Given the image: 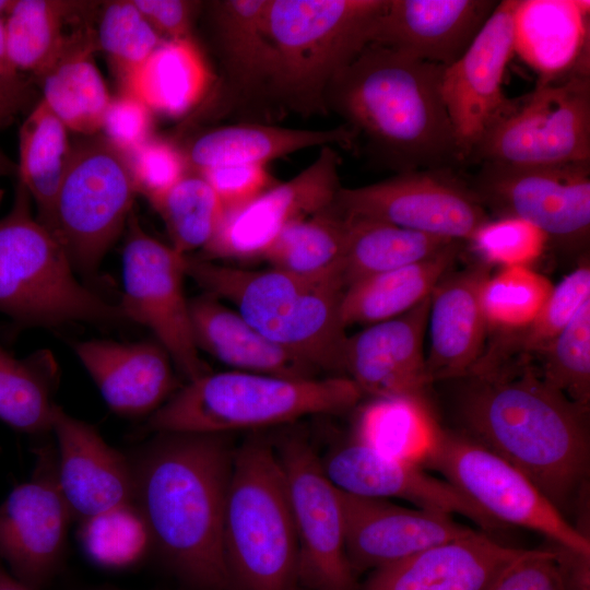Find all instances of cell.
Segmentation results:
<instances>
[{
  "mask_svg": "<svg viewBox=\"0 0 590 590\" xmlns=\"http://www.w3.org/2000/svg\"><path fill=\"white\" fill-rule=\"evenodd\" d=\"M74 351L111 411L151 415L176 391L174 363L160 343L90 340Z\"/></svg>",
  "mask_w": 590,
  "mask_h": 590,
  "instance_id": "obj_26",
  "label": "cell"
},
{
  "mask_svg": "<svg viewBox=\"0 0 590 590\" xmlns=\"http://www.w3.org/2000/svg\"><path fill=\"white\" fill-rule=\"evenodd\" d=\"M445 67L367 45L329 84L326 109L341 116L368 155L397 174L461 164L441 96Z\"/></svg>",
  "mask_w": 590,
  "mask_h": 590,
  "instance_id": "obj_3",
  "label": "cell"
},
{
  "mask_svg": "<svg viewBox=\"0 0 590 590\" xmlns=\"http://www.w3.org/2000/svg\"><path fill=\"white\" fill-rule=\"evenodd\" d=\"M440 429L423 398H374L358 412L354 440L385 457L422 467Z\"/></svg>",
  "mask_w": 590,
  "mask_h": 590,
  "instance_id": "obj_35",
  "label": "cell"
},
{
  "mask_svg": "<svg viewBox=\"0 0 590 590\" xmlns=\"http://www.w3.org/2000/svg\"><path fill=\"white\" fill-rule=\"evenodd\" d=\"M590 299V263L588 252L577 268L554 285L548 298L534 320L523 330L506 334L494 349L496 352L521 351L538 354L573 319L581 305Z\"/></svg>",
  "mask_w": 590,
  "mask_h": 590,
  "instance_id": "obj_45",
  "label": "cell"
},
{
  "mask_svg": "<svg viewBox=\"0 0 590 590\" xmlns=\"http://www.w3.org/2000/svg\"><path fill=\"white\" fill-rule=\"evenodd\" d=\"M276 453L297 536L298 581L307 590H356L345 553L340 489L303 436L284 438Z\"/></svg>",
  "mask_w": 590,
  "mask_h": 590,
  "instance_id": "obj_15",
  "label": "cell"
},
{
  "mask_svg": "<svg viewBox=\"0 0 590 590\" xmlns=\"http://www.w3.org/2000/svg\"><path fill=\"white\" fill-rule=\"evenodd\" d=\"M468 162L512 166L590 163V69L538 83L483 137Z\"/></svg>",
  "mask_w": 590,
  "mask_h": 590,
  "instance_id": "obj_10",
  "label": "cell"
},
{
  "mask_svg": "<svg viewBox=\"0 0 590 590\" xmlns=\"http://www.w3.org/2000/svg\"><path fill=\"white\" fill-rule=\"evenodd\" d=\"M197 174L212 187L224 213L249 203L279 182L263 164L224 165Z\"/></svg>",
  "mask_w": 590,
  "mask_h": 590,
  "instance_id": "obj_49",
  "label": "cell"
},
{
  "mask_svg": "<svg viewBox=\"0 0 590 590\" xmlns=\"http://www.w3.org/2000/svg\"><path fill=\"white\" fill-rule=\"evenodd\" d=\"M345 217L349 234L342 264L344 288L368 275L428 260L461 243L384 222Z\"/></svg>",
  "mask_w": 590,
  "mask_h": 590,
  "instance_id": "obj_36",
  "label": "cell"
},
{
  "mask_svg": "<svg viewBox=\"0 0 590 590\" xmlns=\"http://www.w3.org/2000/svg\"><path fill=\"white\" fill-rule=\"evenodd\" d=\"M213 74L193 38L163 40L121 85L152 113L177 118L211 87Z\"/></svg>",
  "mask_w": 590,
  "mask_h": 590,
  "instance_id": "obj_32",
  "label": "cell"
},
{
  "mask_svg": "<svg viewBox=\"0 0 590 590\" xmlns=\"http://www.w3.org/2000/svg\"><path fill=\"white\" fill-rule=\"evenodd\" d=\"M132 1L163 40L192 37V24L200 2L188 0Z\"/></svg>",
  "mask_w": 590,
  "mask_h": 590,
  "instance_id": "obj_51",
  "label": "cell"
},
{
  "mask_svg": "<svg viewBox=\"0 0 590 590\" xmlns=\"http://www.w3.org/2000/svg\"><path fill=\"white\" fill-rule=\"evenodd\" d=\"M341 158L331 145L322 146L318 157L299 174L278 182L249 203L225 212L202 249L206 260L253 261L292 223L328 206L341 188Z\"/></svg>",
  "mask_w": 590,
  "mask_h": 590,
  "instance_id": "obj_18",
  "label": "cell"
},
{
  "mask_svg": "<svg viewBox=\"0 0 590 590\" xmlns=\"http://www.w3.org/2000/svg\"><path fill=\"white\" fill-rule=\"evenodd\" d=\"M492 267H530L548 247L546 235L518 217L489 219L467 241Z\"/></svg>",
  "mask_w": 590,
  "mask_h": 590,
  "instance_id": "obj_46",
  "label": "cell"
},
{
  "mask_svg": "<svg viewBox=\"0 0 590 590\" xmlns=\"http://www.w3.org/2000/svg\"><path fill=\"white\" fill-rule=\"evenodd\" d=\"M491 274V267L477 261L450 270L430 293L426 369L432 384L464 378L484 355L488 326L482 290Z\"/></svg>",
  "mask_w": 590,
  "mask_h": 590,
  "instance_id": "obj_24",
  "label": "cell"
},
{
  "mask_svg": "<svg viewBox=\"0 0 590 590\" xmlns=\"http://www.w3.org/2000/svg\"><path fill=\"white\" fill-rule=\"evenodd\" d=\"M577 562L569 563L564 550H522L489 590H589V575Z\"/></svg>",
  "mask_w": 590,
  "mask_h": 590,
  "instance_id": "obj_47",
  "label": "cell"
},
{
  "mask_svg": "<svg viewBox=\"0 0 590 590\" xmlns=\"http://www.w3.org/2000/svg\"><path fill=\"white\" fill-rule=\"evenodd\" d=\"M422 468L433 469L504 528L535 531L589 558V539L521 471L463 433L440 429Z\"/></svg>",
  "mask_w": 590,
  "mask_h": 590,
  "instance_id": "obj_11",
  "label": "cell"
},
{
  "mask_svg": "<svg viewBox=\"0 0 590 590\" xmlns=\"http://www.w3.org/2000/svg\"><path fill=\"white\" fill-rule=\"evenodd\" d=\"M462 244L428 260L368 275L347 285L340 304L343 327H368L415 307L452 270Z\"/></svg>",
  "mask_w": 590,
  "mask_h": 590,
  "instance_id": "obj_31",
  "label": "cell"
},
{
  "mask_svg": "<svg viewBox=\"0 0 590 590\" xmlns=\"http://www.w3.org/2000/svg\"><path fill=\"white\" fill-rule=\"evenodd\" d=\"M521 552L475 530L374 569L363 590H489Z\"/></svg>",
  "mask_w": 590,
  "mask_h": 590,
  "instance_id": "obj_25",
  "label": "cell"
},
{
  "mask_svg": "<svg viewBox=\"0 0 590 590\" xmlns=\"http://www.w3.org/2000/svg\"><path fill=\"white\" fill-rule=\"evenodd\" d=\"M542 380L578 406L590 404V299L573 319L538 353Z\"/></svg>",
  "mask_w": 590,
  "mask_h": 590,
  "instance_id": "obj_42",
  "label": "cell"
},
{
  "mask_svg": "<svg viewBox=\"0 0 590 590\" xmlns=\"http://www.w3.org/2000/svg\"><path fill=\"white\" fill-rule=\"evenodd\" d=\"M269 0H223L212 4V21L223 67L232 87L249 97L269 91L271 46L267 32Z\"/></svg>",
  "mask_w": 590,
  "mask_h": 590,
  "instance_id": "obj_33",
  "label": "cell"
},
{
  "mask_svg": "<svg viewBox=\"0 0 590 590\" xmlns=\"http://www.w3.org/2000/svg\"><path fill=\"white\" fill-rule=\"evenodd\" d=\"M3 194H4V190L0 188V203H1V200L3 198Z\"/></svg>",
  "mask_w": 590,
  "mask_h": 590,
  "instance_id": "obj_56",
  "label": "cell"
},
{
  "mask_svg": "<svg viewBox=\"0 0 590 590\" xmlns=\"http://www.w3.org/2000/svg\"><path fill=\"white\" fill-rule=\"evenodd\" d=\"M497 3L494 0H387L370 44L447 68L468 49Z\"/></svg>",
  "mask_w": 590,
  "mask_h": 590,
  "instance_id": "obj_23",
  "label": "cell"
},
{
  "mask_svg": "<svg viewBox=\"0 0 590 590\" xmlns=\"http://www.w3.org/2000/svg\"><path fill=\"white\" fill-rule=\"evenodd\" d=\"M57 480L73 519L93 518L134 502L131 462L90 424L57 408Z\"/></svg>",
  "mask_w": 590,
  "mask_h": 590,
  "instance_id": "obj_22",
  "label": "cell"
},
{
  "mask_svg": "<svg viewBox=\"0 0 590 590\" xmlns=\"http://www.w3.org/2000/svg\"><path fill=\"white\" fill-rule=\"evenodd\" d=\"M469 184L485 210L496 217L524 220L546 235L548 246L568 253L586 252L590 239V163H486Z\"/></svg>",
  "mask_w": 590,
  "mask_h": 590,
  "instance_id": "obj_12",
  "label": "cell"
},
{
  "mask_svg": "<svg viewBox=\"0 0 590 590\" xmlns=\"http://www.w3.org/2000/svg\"><path fill=\"white\" fill-rule=\"evenodd\" d=\"M95 32L72 44L36 81L42 101L68 128L82 135L99 133L111 96L93 59Z\"/></svg>",
  "mask_w": 590,
  "mask_h": 590,
  "instance_id": "obj_34",
  "label": "cell"
},
{
  "mask_svg": "<svg viewBox=\"0 0 590 590\" xmlns=\"http://www.w3.org/2000/svg\"><path fill=\"white\" fill-rule=\"evenodd\" d=\"M12 0H0V17L4 16L7 10L9 9Z\"/></svg>",
  "mask_w": 590,
  "mask_h": 590,
  "instance_id": "obj_55",
  "label": "cell"
},
{
  "mask_svg": "<svg viewBox=\"0 0 590 590\" xmlns=\"http://www.w3.org/2000/svg\"><path fill=\"white\" fill-rule=\"evenodd\" d=\"M126 228L123 293L118 304L125 320L149 328L188 381L210 373L191 331L184 291L187 256L143 231L133 211Z\"/></svg>",
  "mask_w": 590,
  "mask_h": 590,
  "instance_id": "obj_13",
  "label": "cell"
},
{
  "mask_svg": "<svg viewBox=\"0 0 590 590\" xmlns=\"http://www.w3.org/2000/svg\"><path fill=\"white\" fill-rule=\"evenodd\" d=\"M554 285L530 267L500 268L483 285L482 307L489 328L519 332L538 316Z\"/></svg>",
  "mask_w": 590,
  "mask_h": 590,
  "instance_id": "obj_41",
  "label": "cell"
},
{
  "mask_svg": "<svg viewBox=\"0 0 590 590\" xmlns=\"http://www.w3.org/2000/svg\"><path fill=\"white\" fill-rule=\"evenodd\" d=\"M223 544L234 590H297L298 545L276 450L252 438L233 453Z\"/></svg>",
  "mask_w": 590,
  "mask_h": 590,
  "instance_id": "obj_7",
  "label": "cell"
},
{
  "mask_svg": "<svg viewBox=\"0 0 590 590\" xmlns=\"http://www.w3.org/2000/svg\"><path fill=\"white\" fill-rule=\"evenodd\" d=\"M354 132L345 125L328 130L282 128L240 123L210 130L196 138L184 154L188 172L235 164H263L276 157L315 146L355 144Z\"/></svg>",
  "mask_w": 590,
  "mask_h": 590,
  "instance_id": "obj_29",
  "label": "cell"
},
{
  "mask_svg": "<svg viewBox=\"0 0 590 590\" xmlns=\"http://www.w3.org/2000/svg\"><path fill=\"white\" fill-rule=\"evenodd\" d=\"M590 2L517 0L514 51L538 74V83L590 69Z\"/></svg>",
  "mask_w": 590,
  "mask_h": 590,
  "instance_id": "obj_27",
  "label": "cell"
},
{
  "mask_svg": "<svg viewBox=\"0 0 590 590\" xmlns=\"http://www.w3.org/2000/svg\"><path fill=\"white\" fill-rule=\"evenodd\" d=\"M347 234V219L332 203L283 229L262 260L271 268L302 275L342 273Z\"/></svg>",
  "mask_w": 590,
  "mask_h": 590,
  "instance_id": "obj_38",
  "label": "cell"
},
{
  "mask_svg": "<svg viewBox=\"0 0 590 590\" xmlns=\"http://www.w3.org/2000/svg\"><path fill=\"white\" fill-rule=\"evenodd\" d=\"M387 0H269L270 94L302 114L327 113L334 76L371 43Z\"/></svg>",
  "mask_w": 590,
  "mask_h": 590,
  "instance_id": "obj_6",
  "label": "cell"
},
{
  "mask_svg": "<svg viewBox=\"0 0 590 590\" xmlns=\"http://www.w3.org/2000/svg\"><path fill=\"white\" fill-rule=\"evenodd\" d=\"M32 88L25 75L16 72L9 62L0 60V91L21 92Z\"/></svg>",
  "mask_w": 590,
  "mask_h": 590,
  "instance_id": "obj_53",
  "label": "cell"
},
{
  "mask_svg": "<svg viewBox=\"0 0 590 590\" xmlns=\"http://www.w3.org/2000/svg\"><path fill=\"white\" fill-rule=\"evenodd\" d=\"M94 3L12 0L4 14L8 58L20 74L37 81L79 39L94 31L69 30Z\"/></svg>",
  "mask_w": 590,
  "mask_h": 590,
  "instance_id": "obj_30",
  "label": "cell"
},
{
  "mask_svg": "<svg viewBox=\"0 0 590 590\" xmlns=\"http://www.w3.org/2000/svg\"><path fill=\"white\" fill-rule=\"evenodd\" d=\"M152 205L165 223L170 246L185 256L210 243L224 215L212 187L192 172H187Z\"/></svg>",
  "mask_w": 590,
  "mask_h": 590,
  "instance_id": "obj_40",
  "label": "cell"
},
{
  "mask_svg": "<svg viewBox=\"0 0 590 590\" xmlns=\"http://www.w3.org/2000/svg\"><path fill=\"white\" fill-rule=\"evenodd\" d=\"M78 536L85 554L109 569L133 566L152 546L149 529L135 502L80 521Z\"/></svg>",
  "mask_w": 590,
  "mask_h": 590,
  "instance_id": "obj_43",
  "label": "cell"
},
{
  "mask_svg": "<svg viewBox=\"0 0 590 590\" xmlns=\"http://www.w3.org/2000/svg\"><path fill=\"white\" fill-rule=\"evenodd\" d=\"M517 0L497 3L463 55L445 68L441 96L461 164L486 132L515 104L503 90L505 71L514 55V12Z\"/></svg>",
  "mask_w": 590,
  "mask_h": 590,
  "instance_id": "obj_16",
  "label": "cell"
},
{
  "mask_svg": "<svg viewBox=\"0 0 590 590\" xmlns=\"http://www.w3.org/2000/svg\"><path fill=\"white\" fill-rule=\"evenodd\" d=\"M17 181L10 212L0 219V312L25 326L125 320L114 305L83 285L57 237L32 214Z\"/></svg>",
  "mask_w": 590,
  "mask_h": 590,
  "instance_id": "obj_8",
  "label": "cell"
},
{
  "mask_svg": "<svg viewBox=\"0 0 590 590\" xmlns=\"http://www.w3.org/2000/svg\"><path fill=\"white\" fill-rule=\"evenodd\" d=\"M135 192L152 204L187 172L184 151L168 140L151 137L126 154Z\"/></svg>",
  "mask_w": 590,
  "mask_h": 590,
  "instance_id": "obj_48",
  "label": "cell"
},
{
  "mask_svg": "<svg viewBox=\"0 0 590 590\" xmlns=\"http://www.w3.org/2000/svg\"><path fill=\"white\" fill-rule=\"evenodd\" d=\"M363 393L346 376L291 379L238 370L206 373L153 412L155 433L227 434L354 408Z\"/></svg>",
  "mask_w": 590,
  "mask_h": 590,
  "instance_id": "obj_5",
  "label": "cell"
},
{
  "mask_svg": "<svg viewBox=\"0 0 590 590\" xmlns=\"http://www.w3.org/2000/svg\"><path fill=\"white\" fill-rule=\"evenodd\" d=\"M68 128L39 99L23 121L19 134V181L38 210L37 220L49 216L68 167L72 145Z\"/></svg>",
  "mask_w": 590,
  "mask_h": 590,
  "instance_id": "obj_37",
  "label": "cell"
},
{
  "mask_svg": "<svg viewBox=\"0 0 590 590\" xmlns=\"http://www.w3.org/2000/svg\"><path fill=\"white\" fill-rule=\"evenodd\" d=\"M135 193L126 154L96 134L72 146L51 212L43 224L63 246L74 268L92 271L126 228Z\"/></svg>",
  "mask_w": 590,
  "mask_h": 590,
  "instance_id": "obj_9",
  "label": "cell"
},
{
  "mask_svg": "<svg viewBox=\"0 0 590 590\" xmlns=\"http://www.w3.org/2000/svg\"><path fill=\"white\" fill-rule=\"evenodd\" d=\"M345 553L354 573L399 562L475 530L452 516L340 491Z\"/></svg>",
  "mask_w": 590,
  "mask_h": 590,
  "instance_id": "obj_20",
  "label": "cell"
},
{
  "mask_svg": "<svg viewBox=\"0 0 590 590\" xmlns=\"http://www.w3.org/2000/svg\"><path fill=\"white\" fill-rule=\"evenodd\" d=\"M189 316L197 349L233 370L291 379L318 376L315 366L268 340L236 309L211 294L189 300Z\"/></svg>",
  "mask_w": 590,
  "mask_h": 590,
  "instance_id": "obj_28",
  "label": "cell"
},
{
  "mask_svg": "<svg viewBox=\"0 0 590 590\" xmlns=\"http://www.w3.org/2000/svg\"><path fill=\"white\" fill-rule=\"evenodd\" d=\"M35 97L34 90L21 92L0 91V130L11 125L16 116L27 109ZM17 174V164L0 150V176Z\"/></svg>",
  "mask_w": 590,
  "mask_h": 590,
  "instance_id": "obj_52",
  "label": "cell"
},
{
  "mask_svg": "<svg viewBox=\"0 0 590 590\" xmlns=\"http://www.w3.org/2000/svg\"><path fill=\"white\" fill-rule=\"evenodd\" d=\"M329 480L342 492L367 498H399L417 508L460 515L488 534L504 529L446 480L417 464L385 457L353 440L321 460Z\"/></svg>",
  "mask_w": 590,
  "mask_h": 590,
  "instance_id": "obj_19",
  "label": "cell"
},
{
  "mask_svg": "<svg viewBox=\"0 0 590 590\" xmlns=\"http://www.w3.org/2000/svg\"><path fill=\"white\" fill-rule=\"evenodd\" d=\"M152 111L133 95L111 97L104 116L102 135L128 154L152 137Z\"/></svg>",
  "mask_w": 590,
  "mask_h": 590,
  "instance_id": "obj_50",
  "label": "cell"
},
{
  "mask_svg": "<svg viewBox=\"0 0 590 590\" xmlns=\"http://www.w3.org/2000/svg\"><path fill=\"white\" fill-rule=\"evenodd\" d=\"M0 590H32L16 579L0 560Z\"/></svg>",
  "mask_w": 590,
  "mask_h": 590,
  "instance_id": "obj_54",
  "label": "cell"
},
{
  "mask_svg": "<svg viewBox=\"0 0 590 590\" xmlns=\"http://www.w3.org/2000/svg\"><path fill=\"white\" fill-rule=\"evenodd\" d=\"M56 378L49 352L19 359L0 345V421L27 434L51 430L58 408L52 400Z\"/></svg>",
  "mask_w": 590,
  "mask_h": 590,
  "instance_id": "obj_39",
  "label": "cell"
},
{
  "mask_svg": "<svg viewBox=\"0 0 590 590\" xmlns=\"http://www.w3.org/2000/svg\"><path fill=\"white\" fill-rule=\"evenodd\" d=\"M157 434L131 462L152 546L197 590H234L223 544L234 453L226 434Z\"/></svg>",
  "mask_w": 590,
  "mask_h": 590,
  "instance_id": "obj_2",
  "label": "cell"
},
{
  "mask_svg": "<svg viewBox=\"0 0 590 590\" xmlns=\"http://www.w3.org/2000/svg\"><path fill=\"white\" fill-rule=\"evenodd\" d=\"M333 204L347 217L461 243L491 219L469 181L455 168L417 169L363 187H341Z\"/></svg>",
  "mask_w": 590,
  "mask_h": 590,
  "instance_id": "obj_14",
  "label": "cell"
},
{
  "mask_svg": "<svg viewBox=\"0 0 590 590\" xmlns=\"http://www.w3.org/2000/svg\"><path fill=\"white\" fill-rule=\"evenodd\" d=\"M97 49L104 51L121 84L163 42L132 0L107 1L95 31Z\"/></svg>",
  "mask_w": 590,
  "mask_h": 590,
  "instance_id": "obj_44",
  "label": "cell"
},
{
  "mask_svg": "<svg viewBox=\"0 0 590 590\" xmlns=\"http://www.w3.org/2000/svg\"><path fill=\"white\" fill-rule=\"evenodd\" d=\"M430 295L406 312L347 337L343 374L374 398H423L432 384L424 338Z\"/></svg>",
  "mask_w": 590,
  "mask_h": 590,
  "instance_id": "obj_21",
  "label": "cell"
},
{
  "mask_svg": "<svg viewBox=\"0 0 590 590\" xmlns=\"http://www.w3.org/2000/svg\"><path fill=\"white\" fill-rule=\"evenodd\" d=\"M72 519L57 480V452L40 448L31 480L0 505V558L9 571L32 590L46 586L63 559Z\"/></svg>",
  "mask_w": 590,
  "mask_h": 590,
  "instance_id": "obj_17",
  "label": "cell"
},
{
  "mask_svg": "<svg viewBox=\"0 0 590 590\" xmlns=\"http://www.w3.org/2000/svg\"><path fill=\"white\" fill-rule=\"evenodd\" d=\"M186 274L204 293L234 305L271 342L319 371L343 374L347 340L340 318L341 272L302 275L269 268L253 270L187 256Z\"/></svg>",
  "mask_w": 590,
  "mask_h": 590,
  "instance_id": "obj_4",
  "label": "cell"
},
{
  "mask_svg": "<svg viewBox=\"0 0 590 590\" xmlns=\"http://www.w3.org/2000/svg\"><path fill=\"white\" fill-rule=\"evenodd\" d=\"M484 359L458 379L463 434L527 475L562 512L589 473L588 410L524 361Z\"/></svg>",
  "mask_w": 590,
  "mask_h": 590,
  "instance_id": "obj_1",
  "label": "cell"
}]
</instances>
